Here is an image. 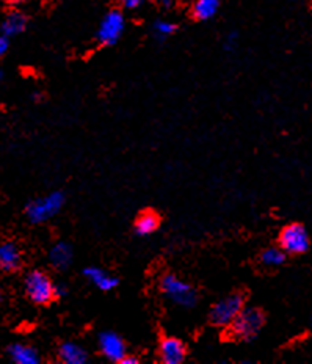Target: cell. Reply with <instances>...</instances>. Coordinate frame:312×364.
I'll use <instances>...</instances> for the list:
<instances>
[{
	"label": "cell",
	"mask_w": 312,
	"mask_h": 364,
	"mask_svg": "<svg viewBox=\"0 0 312 364\" xmlns=\"http://www.w3.org/2000/svg\"><path fill=\"white\" fill-rule=\"evenodd\" d=\"M261 261L267 267H280L286 261V251L282 248L271 247L261 254Z\"/></svg>",
	"instance_id": "cell-18"
},
{
	"label": "cell",
	"mask_w": 312,
	"mask_h": 364,
	"mask_svg": "<svg viewBox=\"0 0 312 364\" xmlns=\"http://www.w3.org/2000/svg\"><path fill=\"white\" fill-rule=\"evenodd\" d=\"M10 49V38L0 33V57H3Z\"/></svg>",
	"instance_id": "cell-20"
},
{
	"label": "cell",
	"mask_w": 312,
	"mask_h": 364,
	"mask_svg": "<svg viewBox=\"0 0 312 364\" xmlns=\"http://www.w3.org/2000/svg\"><path fill=\"white\" fill-rule=\"evenodd\" d=\"M160 227V217L153 211L143 212L135 222V233L138 236H148L157 231Z\"/></svg>",
	"instance_id": "cell-16"
},
{
	"label": "cell",
	"mask_w": 312,
	"mask_h": 364,
	"mask_svg": "<svg viewBox=\"0 0 312 364\" xmlns=\"http://www.w3.org/2000/svg\"><path fill=\"white\" fill-rule=\"evenodd\" d=\"M237 43V33H229L228 38H226V44H224V48H226L228 50H231L235 46Z\"/></svg>",
	"instance_id": "cell-22"
},
{
	"label": "cell",
	"mask_w": 312,
	"mask_h": 364,
	"mask_svg": "<svg viewBox=\"0 0 312 364\" xmlns=\"http://www.w3.org/2000/svg\"><path fill=\"white\" fill-rule=\"evenodd\" d=\"M99 347L104 356H107L110 361L121 363L126 356V345L118 334L112 332H106L99 336Z\"/></svg>",
	"instance_id": "cell-8"
},
{
	"label": "cell",
	"mask_w": 312,
	"mask_h": 364,
	"mask_svg": "<svg viewBox=\"0 0 312 364\" xmlns=\"http://www.w3.org/2000/svg\"><path fill=\"white\" fill-rule=\"evenodd\" d=\"M26 292L37 305H48L55 297V286L44 271H32L26 278Z\"/></svg>",
	"instance_id": "cell-4"
},
{
	"label": "cell",
	"mask_w": 312,
	"mask_h": 364,
	"mask_svg": "<svg viewBox=\"0 0 312 364\" xmlns=\"http://www.w3.org/2000/svg\"><path fill=\"white\" fill-rule=\"evenodd\" d=\"M50 264L54 265L55 269L65 270L72 262V248L66 242H59L52 247V250L49 253Z\"/></svg>",
	"instance_id": "cell-12"
},
{
	"label": "cell",
	"mask_w": 312,
	"mask_h": 364,
	"mask_svg": "<svg viewBox=\"0 0 312 364\" xmlns=\"http://www.w3.org/2000/svg\"><path fill=\"white\" fill-rule=\"evenodd\" d=\"M65 203L61 192H54L43 198H37L27 204L26 213L32 223H44L60 212Z\"/></svg>",
	"instance_id": "cell-3"
},
{
	"label": "cell",
	"mask_w": 312,
	"mask_h": 364,
	"mask_svg": "<svg viewBox=\"0 0 312 364\" xmlns=\"http://www.w3.org/2000/svg\"><path fill=\"white\" fill-rule=\"evenodd\" d=\"M0 298H2V296H0Z\"/></svg>",
	"instance_id": "cell-29"
},
{
	"label": "cell",
	"mask_w": 312,
	"mask_h": 364,
	"mask_svg": "<svg viewBox=\"0 0 312 364\" xmlns=\"http://www.w3.org/2000/svg\"><path fill=\"white\" fill-rule=\"evenodd\" d=\"M154 35H155V38H159V39H165V38H168L171 37L173 33L176 32V24H173V22L170 21H157L154 24Z\"/></svg>",
	"instance_id": "cell-19"
},
{
	"label": "cell",
	"mask_w": 312,
	"mask_h": 364,
	"mask_svg": "<svg viewBox=\"0 0 312 364\" xmlns=\"http://www.w3.org/2000/svg\"><path fill=\"white\" fill-rule=\"evenodd\" d=\"M157 2H159L164 8H170L171 5H173V0H157Z\"/></svg>",
	"instance_id": "cell-25"
},
{
	"label": "cell",
	"mask_w": 312,
	"mask_h": 364,
	"mask_svg": "<svg viewBox=\"0 0 312 364\" xmlns=\"http://www.w3.org/2000/svg\"><path fill=\"white\" fill-rule=\"evenodd\" d=\"M27 27V17L21 11H11L5 17L2 26H0V33L5 35V37H16L26 30Z\"/></svg>",
	"instance_id": "cell-11"
},
{
	"label": "cell",
	"mask_w": 312,
	"mask_h": 364,
	"mask_svg": "<svg viewBox=\"0 0 312 364\" xmlns=\"http://www.w3.org/2000/svg\"><path fill=\"white\" fill-rule=\"evenodd\" d=\"M60 360L66 364H85L88 361L86 350L76 343H65L60 347Z\"/></svg>",
	"instance_id": "cell-14"
},
{
	"label": "cell",
	"mask_w": 312,
	"mask_h": 364,
	"mask_svg": "<svg viewBox=\"0 0 312 364\" xmlns=\"http://www.w3.org/2000/svg\"><path fill=\"white\" fill-rule=\"evenodd\" d=\"M186 345L176 338H165L160 343V360L165 364H181L186 360Z\"/></svg>",
	"instance_id": "cell-9"
},
{
	"label": "cell",
	"mask_w": 312,
	"mask_h": 364,
	"mask_svg": "<svg viewBox=\"0 0 312 364\" xmlns=\"http://www.w3.org/2000/svg\"><path fill=\"white\" fill-rule=\"evenodd\" d=\"M21 251L13 242L0 245V269L3 271H14L21 267Z\"/></svg>",
	"instance_id": "cell-10"
},
{
	"label": "cell",
	"mask_w": 312,
	"mask_h": 364,
	"mask_svg": "<svg viewBox=\"0 0 312 364\" xmlns=\"http://www.w3.org/2000/svg\"><path fill=\"white\" fill-rule=\"evenodd\" d=\"M121 364H138V360L134 356H124L123 360H121Z\"/></svg>",
	"instance_id": "cell-24"
},
{
	"label": "cell",
	"mask_w": 312,
	"mask_h": 364,
	"mask_svg": "<svg viewBox=\"0 0 312 364\" xmlns=\"http://www.w3.org/2000/svg\"><path fill=\"white\" fill-rule=\"evenodd\" d=\"M59 2H61V0H59Z\"/></svg>",
	"instance_id": "cell-28"
},
{
	"label": "cell",
	"mask_w": 312,
	"mask_h": 364,
	"mask_svg": "<svg viewBox=\"0 0 312 364\" xmlns=\"http://www.w3.org/2000/svg\"><path fill=\"white\" fill-rule=\"evenodd\" d=\"M3 2H7V3H10V5H17V3L26 2V0H3Z\"/></svg>",
	"instance_id": "cell-26"
},
{
	"label": "cell",
	"mask_w": 312,
	"mask_h": 364,
	"mask_svg": "<svg viewBox=\"0 0 312 364\" xmlns=\"http://www.w3.org/2000/svg\"><path fill=\"white\" fill-rule=\"evenodd\" d=\"M280 245L289 254H303L309 248V234L303 224L292 223L281 231Z\"/></svg>",
	"instance_id": "cell-6"
},
{
	"label": "cell",
	"mask_w": 312,
	"mask_h": 364,
	"mask_svg": "<svg viewBox=\"0 0 312 364\" xmlns=\"http://www.w3.org/2000/svg\"><path fill=\"white\" fill-rule=\"evenodd\" d=\"M119 2L127 10H137L138 7H142L143 0H119Z\"/></svg>",
	"instance_id": "cell-21"
},
{
	"label": "cell",
	"mask_w": 312,
	"mask_h": 364,
	"mask_svg": "<svg viewBox=\"0 0 312 364\" xmlns=\"http://www.w3.org/2000/svg\"><path fill=\"white\" fill-rule=\"evenodd\" d=\"M242 309H244V297L240 294H233V296L220 300L218 303L213 305L211 320L215 325L229 327Z\"/></svg>",
	"instance_id": "cell-5"
},
{
	"label": "cell",
	"mask_w": 312,
	"mask_h": 364,
	"mask_svg": "<svg viewBox=\"0 0 312 364\" xmlns=\"http://www.w3.org/2000/svg\"><path fill=\"white\" fill-rule=\"evenodd\" d=\"M84 274H85L86 278H88L96 287H99L101 291H104V292L113 291V289L117 287L118 282H119L118 278H115V276L106 274V271L99 267H88L84 271Z\"/></svg>",
	"instance_id": "cell-13"
},
{
	"label": "cell",
	"mask_w": 312,
	"mask_h": 364,
	"mask_svg": "<svg viewBox=\"0 0 312 364\" xmlns=\"http://www.w3.org/2000/svg\"><path fill=\"white\" fill-rule=\"evenodd\" d=\"M66 292H68V289L65 286H57L55 287V296L57 297H65Z\"/></svg>",
	"instance_id": "cell-23"
},
{
	"label": "cell",
	"mask_w": 312,
	"mask_h": 364,
	"mask_svg": "<svg viewBox=\"0 0 312 364\" xmlns=\"http://www.w3.org/2000/svg\"><path fill=\"white\" fill-rule=\"evenodd\" d=\"M8 354L11 360L17 364H38L41 361L38 352L26 344H13L8 349Z\"/></svg>",
	"instance_id": "cell-15"
},
{
	"label": "cell",
	"mask_w": 312,
	"mask_h": 364,
	"mask_svg": "<svg viewBox=\"0 0 312 364\" xmlns=\"http://www.w3.org/2000/svg\"><path fill=\"white\" fill-rule=\"evenodd\" d=\"M124 27H126V19L123 13L118 10L108 11L101 21L99 30H97V39H99L102 44L112 46L121 38V35L124 32Z\"/></svg>",
	"instance_id": "cell-7"
},
{
	"label": "cell",
	"mask_w": 312,
	"mask_h": 364,
	"mask_svg": "<svg viewBox=\"0 0 312 364\" xmlns=\"http://www.w3.org/2000/svg\"><path fill=\"white\" fill-rule=\"evenodd\" d=\"M2 79H3V74H2V71H0V84H2Z\"/></svg>",
	"instance_id": "cell-27"
},
{
	"label": "cell",
	"mask_w": 312,
	"mask_h": 364,
	"mask_svg": "<svg viewBox=\"0 0 312 364\" xmlns=\"http://www.w3.org/2000/svg\"><path fill=\"white\" fill-rule=\"evenodd\" d=\"M265 317L257 308H244L231 323V334L239 341H253L264 327Z\"/></svg>",
	"instance_id": "cell-1"
},
{
	"label": "cell",
	"mask_w": 312,
	"mask_h": 364,
	"mask_svg": "<svg viewBox=\"0 0 312 364\" xmlns=\"http://www.w3.org/2000/svg\"><path fill=\"white\" fill-rule=\"evenodd\" d=\"M220 0H196L192 7V16L198 21H209L218 13Z\"/></svg>",
	"instance_id": "cell-17"
},
{
	"label": "cell",
	"mask_w": 312,
	"mask_h": 364,
	"mask_svg": "<svg viewBox=\"0 0 312 364\" xmlns=\"http://www.w3.org/2000/svg\"><path fill=\"white\" fill-rule=\"evenodd\" d=\"M160 289L166 298H170L173 303L182 306V308H193L198 302L195 289L173 274L165 275L162 278Z\"/></svg>",
	"instance_id": "cell-2"
}]
</instances>
